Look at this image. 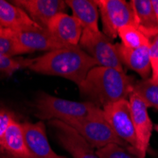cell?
Listing matches in <instances>:
<instances>
[{
	"mask_svg": "<svg viewBox=\"0 0 158 158\" xmlns=\"http://www.w3.org/2000/svg\"><path fill=\"white\" fill-rule=\"evenodd\" d=\"M95 66H98L97 62L80 46L55 49L38 58L26 59L25 63V67L36 73L63 77L78 86Z\"/></svg>",
	"mask_w": 158,
	"mask_h": 158,
	"instance_id": "1",
	"label": "cell"
},
{
	"mask_svg": "<svg viewBox=\"0 0 158 158\" xmlns=\"http://www.w3.org/2000/svg\"><path fill=\"white\" fill-rule=\"evenodd\" d=\"M26 59H16L0 54V72L10 75L18 69L25 67Z\"/></svg>",
	"mask_w": 158,
	"mask_h": 158,
	"instance_id": "23",
	"label": "cell"
},
{
	"mask_svg": "<svg viewBox=\"0 0 158 158\" xmlns=\"http://www.w3.org/2000/svg\"><path fill=\"white\" fill-rule=\"evenodd\" d=\"M27 149L32 158H67L57 154L49 145L43 122L22 123Z\"/></svg>",
	"mask_w": 158,
	"mask_h": 158,
	"instance_id": "12",
	"label": "cell"
},
{
	"mask_svg": "<svg viewBox=\"0 0 158 158\" xmlns=\"http://www.w3.org/2000/svg\"><path fill=\"white\" fill-rule=\"evenodd\" d=\"M117 48L122 64L135 71L142 80L150 78V74L152 73V64L149 47L128 48L122 44H117Z\"/></svg>",
	"mask_w": 158,
	"mask_h": 158,
	"instance_id": "14",
	"label": "cell"
},
{
	"mask_svg": "<svg viewBox=\"0 0 158 158\" xmlns=\"http://www.w3.org/2000/svg\"><path fill=\"white\" fill-rule=\"evenodd\" d=\"M96 107L88 102H73L46 93L39 96L35 104L36 114L40 118L63 122L87 117Z\"/></svg>",
	"mask_w": 158,
	"mask_h": 158,
	"instance_id": "4",
	"label": "cell"
},
{
	"mask_svg": "<svg viewBox=\"0 0 158 158\" xmlns=\"http://www.w3.org/2000/svg\"><path fill=\"white\" fill-rule=\"evenodd\" d=\"M64 123L75 129L93 149L97 148L98 150L110 144L129 147L114 133L104 118L103 110L99 107H96L87 117L72 119Z\"/></svg>",
	"mask_w": 158,
	"mask_h": 158,
	"instance_id": "3",
	"label": "cell"
},
{
	"mask_svg": "<svg viewBox=\"0 0 158 158\" xmlns=\"http://www.w3.org/2000/svg\"><path fill=\"white\" fill-rule=\"evenodd\" d=\"M118 35L122 42L121 44L128 48H139L150 45V40L135 25L122 27L118 30Z\"/></svg>",
	"mask_w": 158,
	"mask_h": 158,
	"instance_id": "20",
	"label": "cell"
},
{
	"mask_svg": "<svg viewBox=\"0 0 158 158\" xmlns=\"http://www.w3.org/2000/svg\"><path fill=\"white\" fill-rule=\"evenodd\" d=\"M102 22L103 33L111 40L118 36L124 26L135 25L134 12L130 2L124 0H96Z\"/></svg>",
	"mask_w": 158,
	"mask_h": 158,
	"instance_id": "7",
	"label": "cell"
},
{
	"mask_svg": "<svg viewBox=\"0 0 158 158\" xmlns=\"http://www.w3.org/2000/svg\"><path fill=\"white\" fill-rule=\"evenodd\" d=\"M0 27L12 31L40 27L23 9L4 0H0Z\"/></svg>",
	"mask_w": 158,
	"mask_h": 158,
	"instance_id": "15",
	"label": "cell"
},
{
	"mask_svg": "<svg viewBox=\"0 0 158 158\" xmlns=\"http://www.w3.org/2000/svg\"><path fill=\"white\" fill-rule=\"evenodd\" d=\"M13 3L23 9L40 27L48 30L52 18L65 12L66 3L63 0H15Z\"/></svg>",
	"mask_w": 158,
	"mask_h": 158,
	"instance_id": "9",
	"label": "cell"
},
{
	"mask_svg": "<svg viewBox=\"0 0 158 158\" xmlns=\"http://www.w3.org/2000/svg\"><path fill=\"white\" fill-rule=\"evenodd\" d=\"M135 81L124 70L95 66L79 85V90L88 102L103 108L108 104L128 99Z\"/></svg>",
	"mask_w": 158,
	"mask_h": 158,
	"instance_id": "2",
	"label": "cell"
},
{
	"mask_svg": "<svg viewBox=\"0 0 158 158\" xmlns=\"http://www.w3.org/2000/svg\"><path fill=\"white\" fill-rule=\"evenodd\" d=\"M135 26L149 40L158 34V19L153 11L151 0H132L130 1Z\"/></svg>",
	"mask_w": 158,
	"mask_h": 158,
	"instance_id": "16",
	"label": "cell"
},
{
	"mask_svg": "<svg viewBox=\"0 0 158 158\" xmlns=\"http://www.w3.org/2000/svg\"><path fill=\"white\" fill-rule=\"evenodd\" d=\"M102 110L106 121L117 136L126 145L138 152L137 139L135 136L129 99H123L118 102L108 104L104 106Z\"/></svg>",
	"mask_w": 158,
	"mask_h": 158,
	"instance_id": "6",
	"label": "cell"
},
{
	"mask_svg": "<svg viewBox=\"0 0 158 158\" xmlns=\"http://www.w3.org/2000/svg\"><path fill=\"white\" fill-rule=\"evenodd\" d=\"M79 46L97 62L98 66L123 71L117 44L114 45L112 40L103 32L83 30Z\"/></svg>",
	"mask_w": 158,
	"mask_h": 158,
	"instance_id": "5",
	"label": "cell"
},
{
	"mask_svg": "<svg viewBox=\"0 0 158 158\" xmlns=\"http://www.w3.org/2000/svg\"><path fill=\"white\" fill-rule=\"evenodd\" d=\"M49 124L56 130L62 146L73 158H99L91 145L75 129L60 120H49Z\"/></svg>",
	"mask_w": 158,
	"mask_h": 158,
	"instance_id": "10",
	"label": "cell"
},
{
	"mask_svg": "<svg viewBox=\"0 0 158 158\" xmlns=\"http://www.w3.org/2000/svg\"><path fill=\"white\" fill-rule=\"evenodd\" d=\"M66 6L72 10L73 16L81 23L83 30L99 31V10L93 0H66Z\"/></svg>",
	"mask_w": 158,
	"mask_h": 158,
	"instance_id": "17",
	"label": "cell"
},
{
	"mask_svg": "<svg viewBox=\"0 0 158 158\" xmlns=\"http://www.w3.org/2000/svg\"><path fill=\"white\" fill-rule=\"evenodd\" d=\"M132 118L135 136L137 139V151L142 158H145L150 147V139L152 132V122L148 114V106L135 93L129 97Z\"/></svg>",
	"mask_w": 158,
	"mask_h": 158,
	"instance_id": "8",
	"label": "cell"
},
{
	"mask_svg": "<svg viewBox=\"0 0 158 158\" xmlns=\"http://www.w3.org/2000/svg\"><path fill=\"white\" fill-rule=\"evenodd\" d=\"M4 152L9 158H32L27 146L22 124L14 119L5 135Z\"/></svg>",
	"mask_w": 158,
	"mask_h": 158,
	"instance_id": "18",
	"label": "cell"
},
{
	"mask_svg": "<svg viewBox=\"0 0 158 158\" xmlns=\"http://www.w3.org/2000/svg\"><path fill=\"white\" fill-rule=\"evenodd\" d=\"M14 119H15V118H14L11 112L3 108H0V153L4 152L3 145L5 135L9 127L10 126Z\"/></svg>",
	"mask_w": 158,
	"mask_h": 158,
	"instance_id": "24",
	"label": "cell"
},
{
	"mask_svg": "<svg viewBox=\"0 0 158 158\" xmlns=\"http://www.w3.org/2000/svg\"><path fill=\"white\" fill-rule=\"evenodd\" d=\"M20 46L27 53L33 51H52L70 46H65L48 30L42 27L13 31Z\"/></svg>",
	"mask_w": 158,
	"mask_h": 158,
	"instance_id": "11",
	"label": "cell"
},
{
	"mask_svg": "<svg viewBox=\"0 0 158 158\" xmlns=\"http://www.w3.org/2000/svg\"><path fill=\"white\" fill-rule=\"evenodd\" d=\"M154 129H155V131H156V132L158 133V124L154 126Z\"/></svg>",
	"mask_w": 158,
	"mask_h": 158,
	"instance_id": "28",
	"label": "cell"
},
{
	"mask_svg": "<svg viewBox=\"0 0 158 158\" xmlns=\"http://www.w3.org/2000/svg\"><path fill=\"white\" fill-rule=\"evenodd\" d=\"M133 93L136 94L148 107H153L158 110V83L151 78L135 81Z\"/></svg>",
	"mask_w": 158,
	"mask_h": 158,
	"instance_id": "19",
	"label": "cell"
},
{
	"mask_svg": "<svg viewBox=\"0 0 158 158\" xmlns=\"http://www.w3.org/2000/svg\"><path fill=\"white\" fill-rule=\"evenodd\" d=\"M99 158H142L139 153L130 148L118 144H110L96 152Z\"/></svg>",
	"mask_w": 158,
	"mask_h": 158,
	"instance_id": "22",
	"label": "cell"
},
{
	"mask_svg": "<svg viewBox=\"0 0 158 158\" xmlns=\"http://www.w3.org/2000/svg\"><path fill=\"white\" fill-rule=\"evenodd\" d=\"M27 53L20 46L12 31L3 28L0 32V54L13 57Z\"/></svg>",
	"mask_w": 158,
	"mask_h": 158,
	"instance_id": "21",
	"label": "cell"
},
{
	"mask_svg": "<svg viewBox=\"0 0 158 158\" xmlns=\"http://www.w3.org/2000/svg\"><path fill=\"white\" fill-rule=\"evenodd\" d=\"M48 30L65 46H79L83 32L81 23L66 12L59 13L52 18Z\"/></svg>",
	"mask_w": 158,
	"mask_h": 158,
	"instance_id": "13",
	"label": "cell"
},
{
	"mask_svg": "<svg viewBox=\"0 0 158 158\" xmlns=\"http://www.w3.org/2000/svg\"><path fill=\"white\" fill-rule=\"evenodd\" d=\"M151 3L153 9V11L155 13V15L158 19V0H151Z\"/></svg>",
	"mask_w": 158,
	"mask_h": 158,
	"instance_id": "27",
	"label": "cell"
},
{
	"mask_svg": "<svg viewBox=\"0 0 158 158\" xmlns=\"http://www.w3.org/2000/svg\"><path fill=\"white\" fill-rule=\"evenodd\" d=\"M149 51L151 58H158V34L150 39Z\"/></svg>",
	"mask_w": 158,
	"mask_h": 158,
	"instance_id": "25",
	"label": "cell"
},
{
	"mask_svg": "<svg viewBox=\"0 0 158 158\" xmlns=\"http://www.w3.org/2000/svg\"><path fill=\"white\" fill-rule=\"evenodd\" d=\"M151 64H152L151 79L156 83H158V58H151Z\"/></svg>",
	"mask_w": 158,
	"mask_h": 158,
	"instance_id": "26",
	"label": "cell"
},
{
	"mask_svg": "<svg viewBox=\"0 0 158 158\" xmlns=\"http://www.w3.org/2000/svg\"><path fill=\"white\" fill-rule=\"evenodd\" d=\"M2 30H3V28H2L1 27H0V32H1V31H2Z\"/></svg>",
	"mask_w": 158,
	"mask_h": 158,
	"instance_id": "29",
	"label": "cell"
}]
</instances>
